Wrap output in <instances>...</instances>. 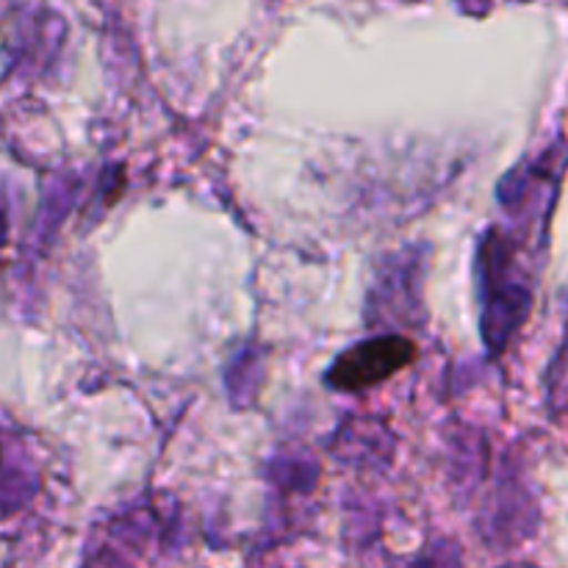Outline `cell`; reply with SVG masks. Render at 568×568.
Returning a JSON list of instances; mask_svg holds the SVG:
<instances>
[{
	"instance_id": "cell-1",
	"label": "cell",
	"mask_w": 568,
	"mask_h": 568,
	"mask_svg": "<svg viewBox=\"0 0 568 568\" xmlns=\"http://www.w3.org/2000/svg\"><path fill=\"white\" fill-rule=\"evenodd\" d=\"M416 344L403 336H377L355 344L333 364L327 383L338 392H364L414 364Z\"/></svg>"
},
{
	"instance_id": "cell-2",
	"label": "cell",
	"mask_w": 568,
	"mask_h": 568,
	"mask_svg": "<svg viewBox=\"0 0 568 568\" xmlns=\"http://www.w3.org/2000/svg\"><path fill=\"white\" fill-rule=\"evenodd\" d=\"M3 233H6V225H3V216H0V242H3Z\"/></svg>"
}]
</instances>
